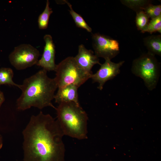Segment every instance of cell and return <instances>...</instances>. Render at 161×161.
I'll use <instances>...</instances> for the list:
<instances>
[{"mask_svg": "<svg viewBox=\"0 0 161 161\" xmlns=\"http://www.w3.org/2000/svg\"><path fill=\"white\" fill-rule=\"evenodd\" d=\"M22 134L24 161H62L64 135L49 114L32 115Z\"/></svg>", "mask_w": 161, "mask_h": 161, "instance_id": "1", "label": "cell"}, {"mask_svg": "<svg viewBox=\"0 0 161 161\" xmlns=\"http://www.w3.org/2000/svg\"><path fill=\"white\" fill-rule=\"evenodd\" d=\"M47 71L42 69L26 78L21 85L22 93L17 99V109L24 111L32 107L41 109L50 106L55 109L52 101L58 88L55 79L49 78Z\"/></svg>", "mask_w": 161, "mask_h": 161, "instance_id": "2", "label": "cell"}, {"mask_svg": "<svg viewBox=\"0 0 161 161\" xmlns=\"http://www.w3.org/2000/svg\"><path fill=\"white\" fill-rule=\"evenodd\" d=\"M56 120L64 135L80 140L87 138V114L79 104L63 102L55 109Z\"/></svg>", "mask_w": 161, "mask_h": 161, "instance_id": "3", "label": "cell"}, {"mask_svg": "<svg viewBox=\"0 0 161 161\" xmlns=\"http://www.w3.org/2000/svg\"><path fill=\"white\" fill-rule=\"evenodd\" d=\"M55 78L58 88L69 85L79 87L88 79L92 74L88 73L80 68L74 57H67L56 65Z\"/></svg>", "mask_w": 161, "mask_h": 161, "instance_id": "4", "label": "cell"}, {"mask_svg": "<svg viewBox=\"0 0 161 161\" xmlns=\"http://www.w3.org/2000/svg\"><path fill=\"white\" fill-rule=\"evenodd\" d=\"M131 71L143 79L148 90L156 88L160 76V64L155 55L148 52L143 54L133 61Z\"/></svg>", "mask_w": 161, "mask_h": 161, "instance_id": "5", "label": "cell"}, {"mask_svg": "<svg viewBox=\"0 0 161 161\" xmlns=\"http://www.w3.org/2000/svg\"><path fill=\"white\" fill-rule=\"evenodd\" d=\"M40 55V52L36 48L30 44H22L14 48L9 58L16 69L21 70L36 64Z\"/></svg>", "mask_w": 161, "mask_h": 161, "instance_id": "6", "label": "cell"}, {"mask_svg": "<svg viewBox=\"0 0 161 161\" xmlns=\"http://www.w3.org/2000/svg\"><path fill=\"white\" fill-rule=\"evenodd\" d=\"M92 40L95 54L98 58L111 60L119 53L118 42L108 36L96 33L92 35Z\"/></svg>", "mask_w": 161, "mask_h": 161, "instance_id": "7", "label": "cell"}, {"mask_svg": "<svg viewBox=\"0 0 161 161\" xmlns=\"http://www.w3.org/2000/svg\"><path fill=\"white\" fill-rule=\"evenodd\" d=\"M124 63V61L115 63L110 59L105 60V62L100 65L99 69L92 75L91 78L93 82L99 83L97 88L101 90L106 81L113 79L120 73V68Z\"/></svg>", "mask_w": 161, "mask_h": 161, "instance_id": "8", "label": "cell"}, {"mask_svg": "<svg viewBox=\"0 0 161 161\" xmlns=\"http://www.w3.org/2000/svg\"><path fill=\"white\" fill-rule=\"evenodd\" d=\"M45 42L43 52L36 65L47 71H55L56 65L55 63V47L52 36L49 34L44 37Z\"/></svg>", "mask_w": 161, "mask_h": 161, "instance_id": "9", "label": "cell"}, {"mask_svg": "<svg viewBox=\"0 0 161 161\" xmlns=\"http://www.w3.org/2000/svg\"><path fill=\"white\" fill-rule=\"evenodd\" d=\"M74 58L78 66L89 73L92 74L91 69L94 65L101 64L99 58L94 54L93 52L86 49L82 44L79 46L78 53Z\"/></svg>", "mask_w": 161, "mask_h": 161, "instance_id": "10", "label": "cell"}, {"mask_svg": "<svg viewBox=\"0 0 161 161\" xmlns=\"http://www.w3.org/2000/svg\"><path fill=\"white\" fill-rule=\"evenodd\" d=\"M78 87L74 85H69L58 88L54 99L58 104L63 102H74L79 104L78 89Z\"/></svg>", "mask_w": 161, "mask_h": 161, "instance_id": "11", "label": "cell"}, {"mask_svg": "<svg viewBox=\"0 0 161 161\" xmlns=\"http://www.w3.org/2000/svg\"><path fill=\"white\" fill-rule=\"evenodd\" d=\"M144 45L148 52L155 55L161 56V35H151L143 38Z\"/></svg>", "mask_w": 161, "mask_h": 161, "instance_id": "12", "label": "cell"}, {"mask_svg": "<svg viewBox=\"0 0 161 161\" xmlns=\"http://www.w3.org/2000/svg\"><path fill=\"white\" fill-rule=\"evenodd\" d=\"M13 71L11 68H0V86L1 85L7 84L16 86L20 89L21 85L15 83L13 80Z\"/></svg>", "mask_w": 161, "mask_h": 161, "instance_id": "13", "label": "cell"}, {"mask_svg": "<svg viewBox=\"0 0 161 161\" xmlns=\"http://www.w3.org/2000/svg\"><path fill=\"white\" fill-rule=\"evenodd\" d=\"M120 2L136 13L143 11L147 6L151 3V1L146 0H122Z\"/></svg>", "mask_w": 161, "mask_h": 161, "instance_id": "14", "label": "cell"}, {"mask_svg": "<svg viewBox=\"0 0 161 161\" xmlns=\"http://www.w3.org/2000/svg\"><path fill=\"white\" fill-rule=\"evenodd\" d=\"M52 13V9L49 7V1L47 0L44 10L39 15L38 18V26L40 29L44 30L47 28L49 17Z\"/></svg>", "mask_w": 161, "mask_h": 161, "instance_id": "15", "label": "cell"}, {"mask_svg": "<svg viewBox=\"0 0 161 161\" xmlns=\"http://www.w3.org/2000/svg\"><path fill=\"white\" fill-rule=\"evenodd\" d=\"M70 8L69 12L71 15L75 23L78 27L83 29L88 32H91L92 29L86 23L83 18L79 14L75 12L72 9L71 4L66 0H64Z\"/></svg>", "mask_w": 161, "mask_h": 161, "instance_id": "16", "label": "cell"}, {"mask_svg": "<svg viewBox=\"0 0 161 161\" xmlns=\"http://www.w3.org/2000/svg\"><path fill=\"white\" fill-rule=\"evenodd\" d=\"M136 13L135 23L138 30L142 32H146L149 23V16L143 11Z\"/></svg>", "mask_w": 161, "mask_h": 161, "instance_id": "17", "label": "cell"}, {"mask_svg": "<svg viewBox=\"0 0 161 161\" xmlns=\"http://www.w3.org/2000/svg\"><path fill=\"white\" fill-rule=\"evenodd\" d=\"M146 32L151 34L156 32L161 33V15L151 19L148 23Z\"/></svg>", "mask_w": 161, "mask_h": 161, "instance_id": "18", "label": "cell"}, {"mask_svg": "<svg viewBox=\"0 0 161 161\" xmlns=\"http://www.w3.org/2000/svg\"><path fill=\"white\" fill-rule=\"evenodd\" d=\"M143 11L151 19L161 15V5H154L152 3L147 6Z\"/></svg>", "mask_w": 161, "mask_h": 161, "instance_id": "19", "label": "cell"}, {"mask_svg": "<svg viewBox=\"0 0 161 161\" xmlns=\"http://www.w3.org/2000/svg\"><path fill=\"white\" fill-rule=\"evenodd\" d=\"M5 100V98L3 92L0 89V108Z\"/></svg>", "mask_w": 161, "mask_h": 161, "instance_id": "20", "label": "cell"}, {"mask_svg": "<svg viewBox=\"0 0 161 161\" xmlns=\"http://www.w3.org/2000/svg\"><path fill=\"white\" fill-rule=\"evenodd\" d=\"M3 145V142L2 138L1 135H0V149L2 148Z\"/></svg>", "mask_w": 161, "mask_h": 161, "instance_id": "21", "label": "cell"}]
</instances>
